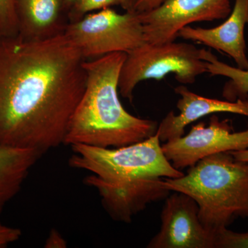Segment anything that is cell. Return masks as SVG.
<instances>
[{"label": "cell", "instance_id": "obj_1", "mask_svg": "<svg viewBox=\"0 0 248 248\" xmlns=\"http://www.w3.org/2000/svg\"><path fill=\"white\" fill-rule=\"evenodd\" d=\"M84 62L64 32L0 37V145L44 155L63 144L86 88Z\"/></svg>", "mask_w": 248, "mask_h": 248}, {"label": "cell", "instance_id": "obj_2", "mask_svg": "<svg viewBox=\"0 0 248 248\" xmlns=\"http://www.w3.org/2000/svg\"><path fill=\"white\" fill-rule=\"evenodd\" d=\"M159 136L115 148L71 146L68 164L89 172L84 184L97 191L103 208L114 221L131 223L153 202L166 200L171 191L164 178H179L163 152Z\"/></svg>", "mask_w": 248, "mask_h": 248}, {"label": "cell", "instance_id": "obj_3", "mask_svg": "<svg viewBox=\"0 0 248 248\" xmlns=\"http://www.w3.org/2000/svg\"><path fill=\"white\" fill-rule=\"evenodd\" d=\"M125 55L118 52L85 60L86 88L70 120L63 144L120 148L156 133V122L129 113L119 97V78Z\"/></svg>", "mask_w": 248, "mask_h": 248}, {"label": "cell", "instance_id": "obj_4", "mask_svg": "<svg viewBox=\"0 0 248 248\" xmlns=\"http://www.w3.org/2000/svg\"><path fill=\"white\" fill-rule=\"evenodd\" d=\"M170 191L190 196L203 226L215 233L238 218L248 220V163L230 153L210 155L179 178H164Z\"/></svg>", "mask_w": 248, "mask_h": 248}, {"label": "cell", "instance_id": "obj_5", "mask_svg": "<svg viewBox=\"0 0 248 248\" xmlns=\"http://www.w3.org/2000/svg\"><path fill=\"white\" fill-rule=\"evenodd\" d=\"M202 50L191 44L175 41L143 44L125 55L119 78V93L132 102L134 91L140 82L160 81L170 74L174 75L180 84H194L197 77L207 73L205 62L201 58Z\"/></svg>", "mask_w": 248, "mask_h": 248}, {"label": "cell", "instance_id": "obj_6", "mask_svg": "<svg viewBox=\"0 0 248 248\" xmlns=\"http://www.w3.org/2000/svg\"><path fill=\"white\" fill-rule=\"evenodd\" d=\"M64 34L85 60L128 53L146 43L138 12L121 14L107 8L67 24Z\"/></svg>", "mask_w": 248, "mask_h": 248}, {"label": "cell", "instance_id": "obj_7", "mask_svg": "<svg viewBox=\"0 0 248 248\" xmlns=\"http://www.w3.org/2000/svg\"><path fill=\"white\" fill-rule=\"evenodd\" d=\"M161 147L173 167L182 170L210 155L247 149L248 128L234 132L231 121L213 115L208 126L199 122L187 135L165 142Z\"/></svg>", "mask_w": 248, "mask_h": 248}, {"label": "cell", "instance_id": "obj_8", "mask_svg": "<svg viewBox=\"0 0 248 248\" xmlns=\"http://www.w3.org/2000/svg\"><path fill=\"white\" fill-rule=\"evenodd\" d=\"M232 9L231 0H164L138 14L145 42L159 45L174 42L179 31L193 23L226 19Z\"/></svg>", "mask_w": 248, "mask_h": 248}, {"label": "cell", "instance_id": "obj_9", "mask_svg": "<svg viewBox=\"0 0 248 248\" xmlns=\"http://www.w3.org/2000/svg\"><path fill=\"white\" fill-rule=\"evenodd\" d=\"M159 232L148 248H215V233L202 224L199 206L183 192L170 194L161 214Z\"/></svg>", "mask_w": 248, "mask_h": 248}, {"label": "cell", "instance_id": "obj_10", "mask_svg": "<svg viewBox=\"0 0 248 248\" xmlns=\"http://www.w3.org/2000/svg\"><path fill=\"white\" fill-rule=\"evenodd\" d=\"M174 91L180 96L177 103L179 113L170 111L158 125L156 133L161 142L184 136L186 126L207 115L225 112L248 117V99L236 102L212 99L196 94L184 84Z\"/></svg>", "mask_w": 248, "mask_h": 248}, {"label": "cell", "instance_id": "obj_11", "mask_svg": "<svg viewBox=\"0 0 248 248\" xmlns=\"http://www.w3.org/2000/svg\"><path fill=\"white\" fill-rule=\"evenodd\" d=\"M248 25V0H235L231 14L218 27L205 29L187 26L179 31L178 37L200 42L227 54L238 68L248 69L245 29Z\"/></svg>", "mask_w": 248, "mask_h": 248}, {"label": "cell", "instance_id": "obj_12", "mask_svg": "<svg viewBox=\"0 0 248 248\" xmlns=\"http://www.w3.org/2000/svg\"><path fill=\"white\" fill-rule=\"evenodd\" d=\"M19 33L29 40H42L64 32L62 0H14Z\"/></svg>", "mask_w": 248, "mask_h": 248}, {"label": "cell", "instance_id": "obj_13", "mask_svg": "<svg viewBox=\"0 0 248 248\" xmlns=\"http://www.w3.org/2000/svg\"><path fill=\"white\" fill-rule=\"evenodd\" d=\"M42 155L35 149L0 145V215L20 191L32 167Z\"/></svg>", "mask_w": 248, "mask_h": 248}, {"label": "cell", "instance_id": "obj_14", "mask_svg": "<svg viewBox=\"0 0 248 248\" xmlns=\"http://www.w3.org/2000/svg\"><path fill=\"white\" fill-rule=\"evenodd\" d=\"M201 58L205 62L207 73L229 79L222 91V96L226 100L236 102L238 99H248V69L232 66L219 61L210 50L204 48H202Z\"/></svg>", "mask_w": 248, "mask_h": 248}, {"label": "cell", "instance_id": "obj_15", "mask_svg": "<svg viewBox=\"0 0 248 248\" xmlns=\"http://www.w3.org/2000/svg\"><path fill=\"white\" fill-rule=\"evenodd\" d=\"M118 4V0H76L68 11V19L70 22H76L94 11Z\"/></svg>", "mask_w": 248, "mask_h": 248}, {"label": "cell", "instance_id": "obj_16", "mask_svg": "<svg viewBox=\"0 0 248 248\" xmlns=\"http://www.w3.org/2000/svg\"><path fill=\"white\" fill-rule=\"evenodd\" d=\"M19 28L14 0H0V37L18 35Z\"/></svg>", "mask_w": 248, "mask_h": 248}, {"label": "cell", "instance_id": "obj_17", "mask_svg": "<svg viewBox=\"0 0 248 248\" xmlns=\"http://www.w3.org/2000/svg\"><path fill=\"white\" fill-rule=\"evenodd\" d=\"M215 234V248H248V231L236 232L224 228Z\"/></svg>", "mask_w": 248, "mask_h": 248}, {"label": "cell", "instance_id": "obj_18", "mask_svg": "<svg viewBox=\"0 0 248 248\" xmlns=\"http://www.w3.org/2000/svg\"><path fill=\"white\" fill-rule=\"evenodd\" d=\"M22 235V232L19 228L5 226L0 222V248L7 247L16 242Z\"/></svg>", "mask_w": 248, "mask_h": 248}, {"label": "cell", "instance_id": "obj_19", "mask_svg": "<svg viewBox=\"0 0 248 248\" xmlns=\"http://www.w3.org/2000/svg\"><path fill=\"white\" fill-rule=\"evenodd\" d=\"M45 247L48 248H64L67 247V242L57 230L53 229L49 233L48 238L46 241Z\"/></svg>", "mask_w": 248, "mask_h": 248}, {"label": "cell", "instance_id": "obj_20", "mask_svg": "<svg viewBox=\"0 0 248 248\" xmlns=\"http://www.w3.org/2000/svg\"><path fill=\"white\" fill-rule=\"evenodd\" d=\"M164 0H138L135 5V11L138 13L145 12L155 9Z\"/></svg>", "mask_w": 248, "mask_h": 248}, {"label": "cell", "instance_id": "obj_21", "mask_svg": "<svg viewBox=\"0 0 248 248\" xmlns=\"http://www.w3.org/2000/svg\"><path fill=\"white\" fill-rule=\"evenodd\" d=\"M119 4L125 12H134L138 0H118Z\"/></svg>", "mask_w": 248, "mask_h": 248}, {"label": "cell", "instance_id": "obj_22", "mask_svg": "<svg viewBox=\"0 0 248 248\" xmlns=\"http://www.w3.org/2000/svg\"><path fill=\"white\" fill-rule=\"evenodd\" d=\"M232 155L233 157L237 161L248 163V148L241 151L228 152Z\"/></svg>", "mask_w": 248, "mask_h": 248}, {"label": "cell", "instance_id": "obj_23", "mask_svg": "<svg viewBox=\"0 0 248 248\" xmlns=\"http://www.w3.org/2000/svg\"><path fill=\"white\" fill-rule=\"evenodd\" d=\"M62 1H63V4L66 6L68 11H69L70 8L71 7L72 5L76 1V0H62Z\"/></svg>", "mask_w": 248, "mask_h": 248}]
</instances>
